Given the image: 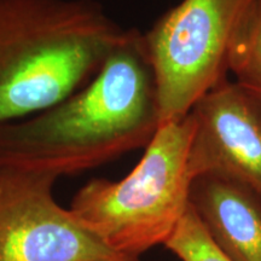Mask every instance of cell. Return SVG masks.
Returning <instances> with one entry per match:
<instances>
[{"label": "cell", "mask_w": 261, "mask_h": 261, "mask_svg": "<svg viewBox=\"0 0 261 261\" xmlns=\"http://www.w3.org/2000/svg\"><path fill=\"white\" fill-rule=\"evenodd\" d=\"M160 126L144 34L128 29L86 86L37 115L0 125V167L76 174L146 148Z\"/></svg>", "instance_id": "obj_1"}, {"label": "cell", "mask_w": 261, "mask_h": 261, "mask_svg": "<svg viewBox=\"0 0 261 261\" xmlns=\"http://www.w3.org/2000/svg\"><path fill=\"white\" fill-rule=\"evenodd\" d=\"M127 31L96 0H0V125L86 86Z\"/></svg>", "instance_id": "obj_2"}, {"label": "cell", "mask_w": 261, "mask_h": 261, "mask_svg": "<svg viewBox=\"0 0 261 261\" xmlns=\"http://www.w3.org/2000/svg\"><path fill=\"white\" fill-rule=\"evenodd\" d=\"M194 132L190 113L162 123L127 177L89 181L69 211L116 253L138 261L150 248L166 243L189 208Z\"/></svg>", "instance_id": "obj_3"}, {"label": "cell", "mask_w": 261, "mask_h": 261, "mask_svg": "<svg viewBox=\"0 0 261 261\" xmlns=\"http://www.w3.org/2000/svg\"><path fill=\"white\" fill-rule=\"evenodd\" d=\"M252 0H181L144 34L158 84L161 125L185 117L227 79L228 54Z\"/></svg>", "instance_id": "obj_4"}, {"label": "cell", "mask_w": 261, "mask_h": 261, "mask_svg": "<svg viewBox=\"0 0 261 261\" xmlns=\"http://www.w3.org/2000/svg\"><path fill=\"white\" fill-rule=\"evenodd\" d=\"M56 180L0 167V261H130L57 203Z\"/></svg>", "instance_id": "obj_5"}, {"label": "cell", "mask_w": 261, "mask_h": 261, "mask_svg": "<svg viewBox=\"0 0 261 261\" xmlns=\"http://www.w3.org/2000/svg\"><path fill=\"white\" fill-rule=\"evenodd\" d=\"M189 154L192 179L212 174L261 192V97L225 79L195 104Z\"/></svg>", "instance_id": "obj_6"}, {"label": "cell", "mask_w": 261, "mask_h": 261, "mask_svg": "<svg viewBox=\"0 0 261 261\" xmlns=\"http://www.w3.org/2000/svg\"><path fill=\"white\" fill-rule=\"evenodd\" d=\"M189 202L230 261H261V192L219 175L192 180Z\"/></svg>", "instance_id": "obj_7"}, {"label": "cell", "mask_w": 261, "mask_h": 261, "mask_svg": "<svg viewBox=\"0 0 261 261\" xmlns=\"http://www.w3.org/2000/svg\"><path fill=\"white\" fill-rule=\"evenodd\" d=\"M228 71L237 83L261 87V0H252L241 18L228 54Z\"/></svg>", "instance_id": "obj_8"}, {"label": "cell", "mask_w": 261, "mask_h": 261, "mask_svg": "<svg viewBox=\"0 0 261 261\" xmlns=\"http://www.w3.org/2000/svg\"><path fill=\"white\" fill-rule=\"evenodd\" d=\"M165 246L181 261H230L215 246L190 204Z\"/></svg>", "instance_id": "obj_9"}, {"label": "cell", "mask_w": 261, "mask_h": 261, "mask_svg": "<svg viewBox=\"0 0 261 261\" xmlns=\"http://www.w3.org/2000/svg\"><path fill=\"white\" fill-rule=\"evenodd\" d=\"M247 89H249L252 92H254L255 94H257V96L261 97V87H248L246 86Z\"/></svg>", "instance_id": "obj_10"}]
</instances>
